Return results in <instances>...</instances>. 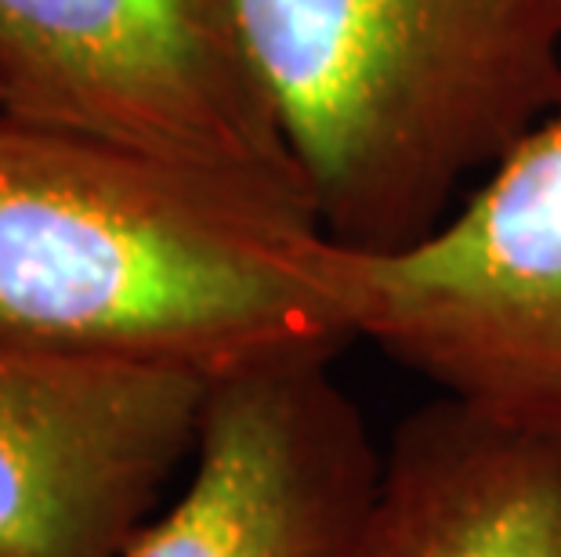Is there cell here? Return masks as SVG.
I'll return each mask as SVG.
<instances>
[{
	"mask_svg": "<svg viewBox=\"0 0 561 557\" xmlns=\"http://www.w3.org/2000/svg\"><path fill=\"white\" fill-rule=\"evenodd\" d=\"M0 109L316 218L240 0H0Z\"/></svg>",
	"mask_w": 561,
	"mask_h": 557,
	"instance_id": "cell-4",
	"label": "cell"
},
{
	"mask_svg": "<svg viewBox=\"0 0 561 557\" xmlns=\"http://www.w3.org/2000/svg\"><path fill=\"white\" fill-rule=\"evenodd\" d=\"M319 229L421 240L561 102V0H240Z\"/></svg>",
	"mask_w": 561,
	"mask_h": 557,
	"instance_id": "cell-2",
	"label": "cell"
},
{
	"mask_svg": "<svg viewBox=\"0 0 561 557\" xmlns=\"http://www.w3.org/2000/svg\"><path fill=\"white\" fill-rule=\"evenodd\" d=\"M316 218L0 109V334L203 381L352 344Z\"/></svg>",
	"mask_w": 561,
	"mask_h": 557,
	"instance_id": "cell-1",
	"label": "cell"
},
{
	"mask_svg": "<svg viewBox=\"0 0 561 557\" xmlns=\"http://www.w3.org/2000/svg\"><path fill=\"white\" fill-rule=\"evenodd\" d=\"M330 362L214 381L182 489L124 557H355L380 445Z\"/></svg>",
	"mask_w": 561,
	"mask_h": 557,
	"instance_id": "cell-6",
	"label": "cell"
},
{
	"mask_svg": "<svg viewBox=\"0 0 561 557\" xmlns=\"http://www.w3.org/2000/svg\"><path fill=\"white\" fill-rule=\"evenodd\" d=\"M355 557H561V438L435 395L380 449Z\"/></svg>",
	"mask_w": 561,
	"mask_h": 557,
	"instance_id": "cell-7",
	"label": "cell"
},
{
	"mask_svg": "<svg viewBox=\"0 0 561 557\" xmlns=\"http://www.w3.org/2000/svg\"><path fill=\"white\" fill-rule=\"evenodd\" d=\"M322 279L352 340L485 417L561 438V102L421 240Z\"/></svg>",
	"mask_w": 561,
	"mask_h": 557,
	"instance_id": "cell-3",
	"label": "cell"
},
{
	"mask_svg": "<svg viewBox=\"0 0 561 557\" xmlns=\"http://www.w3.org/2000/svg\"><path fill=\"white\" fill-rule=\"evenodd\" d=\"M207 391L0 334V557H124L193 460Z\"/></svg>",
	"mask_w": 561,
	"mask_h": 557,
	"instance_id": "cell-5",
	"label": "cell"
}]
</instances>
